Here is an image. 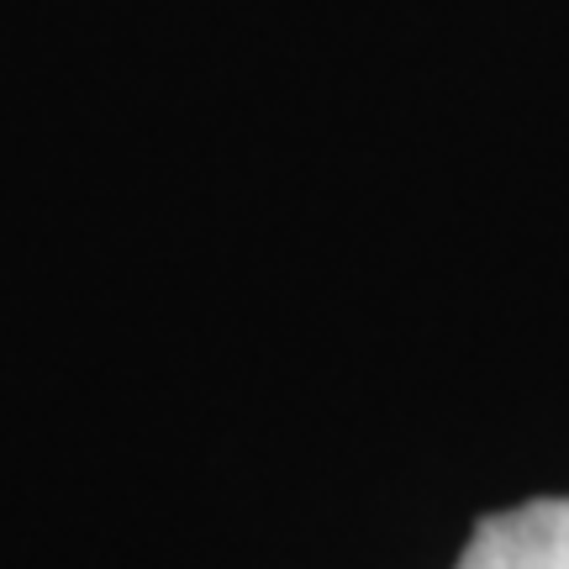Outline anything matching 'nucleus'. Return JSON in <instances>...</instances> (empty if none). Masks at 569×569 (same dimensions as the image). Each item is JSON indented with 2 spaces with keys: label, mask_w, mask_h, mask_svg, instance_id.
Here are the masks:
<instances>
[{
  "label": "nucleus",
  "mask_w": 569,
  "mask_h": 569,
  "mask_svg": "<svg viewBox=\"0 0 569 569\" xmlns=\"http://www.w3.org/2000/svg\"><path fill=\"white\" fill-rule=\"evenodd\" d=\"M459 569H569V496L480 517Z\"/></svg>",
  "instance_id": "1"
}]
</instances>
